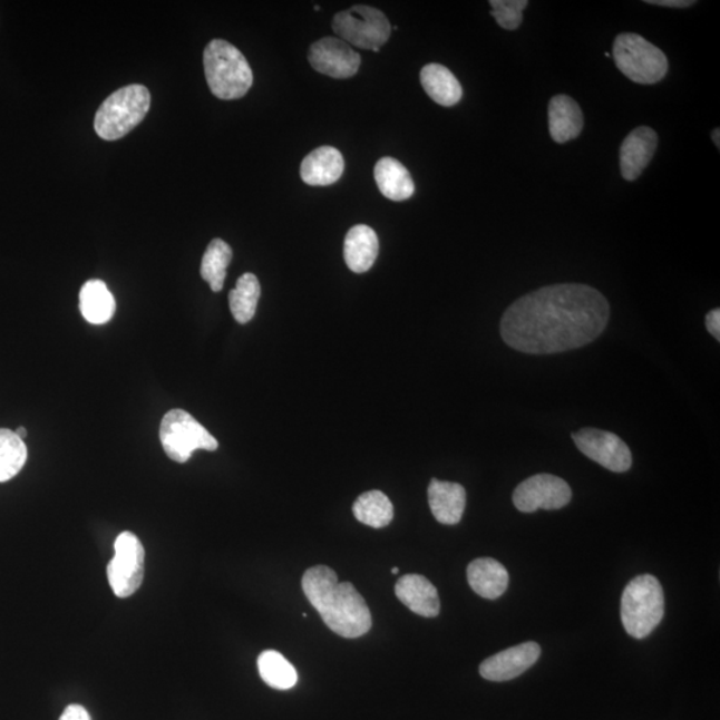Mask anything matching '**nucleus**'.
Returning a JSON list of instances; mask_svg holds the SVG:
<instances>
[{
  "label": "nucleus",
  "instance_id": "nucleus-6",
  "mask_svg": "<svg viewBox=\"0 0 720 720\" xmlns=\"http://www.w3.org/2000/svg\"><path fill=\"white\" fill-rule=\"evenodd\" d=\"M613 57L617 69L635 84H658L669 71V60L664 52L636 33L617 36Z\"/></svg>",
  "mask_w": 720,
  "mask_h": 720
},
{
  "label": "nucleus",
  "instance_id": "nucleus-4",
  "mask_svg": "<svg viewBox=\"0 0 720 720\" xmlns=\"http://www.w3.org/2000/svg\"><path fill=\"white\" fill-rule=\"evenodd\" d=\"M664 615V594L661 582L652 575H640L623 591L621 616L624 630L635 640H644L654 631Z\"/></svg>",
  "mask_w": 720,
  "mask_h": 720
},
{
  "label": "nucleus",
  "instance_id": "nucleus-8",
  "mask_svg": "<svg viewBox=\"0 0 720 720\" xmlns=\"http://www.w3.org/2000/svg\"><path fill=\"white\" fill-rule=\"evenodd\" d=\"M163 450L176 464H186L196 450L215 451L217 440L187 411L172 410L162 419Z\"/></svg>",
  "mask_w": 720,
  "mask_h": 720
},
{
  "label": "nucleus",
  "instance_id": "nucleus-22",
  "mask_svg": "<svg viewBox=\"0 0 720 720\" xmlns=\"http://www.w3.org/2000/svg\"><path fill=\"white\" fill-rule=\"evenodd\" d=\"M420 84L429 97L440 106L451 107L459 104L464 90L459 80L447 67L430 64L420 71Z\"/></svg>",
  "mask_w": 720,
  "mask_h": 720
},
{
  "label": "nucleus",
  "instance_id": "nucleus-25",
  "mask_svg": "<svg viewBox=\"0 0 720 720\" xmlns=\"http://www.w3.org/2000/svg\"><path fill=\"white\" fill-rule=\"evenodd\" d=\"M356 518L366 526L383 528L393 518L391 500L382 492L372 490L360 495L352 506Z\"/></svg>",
  "mask_w": 720,
  "mask_h": 720
},
{
  "label": "nucleus",
  "instance_id": "nucleus-33",
  "mask_svg": "<svg viewBox=\"0 0 720 720\" xmlns=\"http://www.w3.org/2000/svg\"><path fill=\"white\" fill-rule=\"evenodd\" d=\"M711 138H712V140H714V144H716L717 148H720V140H719L720 132H719V128H717V130L712 132Z\"/></svg>",
  "mask_w": 720,
  "mask_h": 720
},
{
  "label": "nucleus",
  "instance_id": "nucleus-20",
  "mask_svg": "<svg viewBox=\"0 0 720 720\" xmlns=\"http://www.w3.org/2000/svg\"><path fill=\"white\" fill-rule=\"evenodd\" d=\"M467 581L479 596L498 600L506 593L509 576L506 567L498 561L479 558L468 565Z\"/></svg>",
  "mask_w": 720,
  "mask_h": 720
},
{
  "label": "nucleus",
  "instance_id": "nucleus-3",
  "mask_svg": "<svg viewBox=\"0 0 720 720\" xmlns=\"http://www.w3.org/2000/svg\"><path fill=\"white\" fill-rule=\"evenodd\" d=\"M210 90L222 100L241 99L254 84L253 70L243 53L223 39H214L203 53Z\"/></svg>",
  "mask_w": 720,
  "mask_h": 720
},
{
  "label": "nucleus",
  "instance_id": "nucleus-5",
  "mask_svg": "<svg viewBox=\"0 0 720 720\" xmlns=\"http://www.w3.org/2000/svg\"><path fill=\"white\" fill-rule=\"evenodd\" d=\"M152 106L147 87L130 85L115 91L98 108L95 115V132L101 139L117 140L134 130Z\"/></svg>",
  "mask_w": 720,
  "mask_h": 720
},
{
  "label": "nucleus",
  "instance_id": "nucleus-15",
  "mask_svg": "<svg viewBox=\"0 0 720 720\" xmlns=\"http://www.w3.org/2000/svg\"><path fill=\"white\" fill-rule=\"evenodd\" d=\"M396 594L398 600L417 615L435 617L440 613L438 590L422 575L407 574L400 577Z\"/></svg>",
  "mask_w": 720,
  "mask_h": 720
},
{
  "label": "nucleus",
  "instance_id": "nucleus-1",
  "mask_svg": "<svg viewBox=\"0 0 720 720\" xmlns=\"http://www.w3.org/2000/svg\"><path fill=\"white\" fill-rule=\"evenodd\" d=\"M609 319L610 304L602 292L581 283L552 284L509 305L500 335L523 354H560L594 342Z\"/></svg>",
  "mask_w": 720,
  "mask_h": 720
},
{
  "label": "nucleus",
  "instance_id": "nucleus-10",
  "mask_svg": "<svg viewBox=\"0 0 720 720\" xmlns=\"http://www.w3.org/2000/svg\"><path fill=\"white\" fill-rule=\"evenodd\" d=\"M573 498L572 488L566 480L552 474H538L523 480L515 488L513 502L522 513H535L542 509H560Z\"/></svg>",
  "mask_w": 720,
  "mask_h": 720
},
{
  "label": "nucleus",
  "instance_id": "nucleus-2",
  "mask_svg": "<svg viewBox=\"0 0 720 720\" xmlns=\"http://www.w3.org/2000/svg\"><path fill=\"white\" fill-rule=\"evenodd\" d=\"M302 587L325 626L335 634L354 640L369 633L372 617L364 597L354 584L339 583L334 570L328 566L309 568L303 575Z\"/></svg>",
  "mask_w": 720,
  "mask_h": 720
},
{
  "label": "nucleus",
  "instance_id": "nucleus-23",
  "mask_svg": "<svg viewBox=\"0 0 720 720\" xmlns=\"http://www.w3.org/2000/svg\"><path fill=\"white\" fill-rule=\"evenodd\" d=\"M81 315L93 324H106L111 321L117 309L115 298L105 282L94 280L84 284L79 292Z\"/></svg>",
  "mask_w": 720,
  "mask_h": 720
},
{
  "label": "nucleus",
  "instance_id": "nucleus-26",
  "mask_svg": "<svg viewBox=\"0 0 720 720\" xmlns=\"http://www.w3.org/2000/svg\"><path fill=\"white\" fill-rule=\"evenodd\" d=\"M261 678L270 688L290 690L298 683V672L281 652L267 650L257 658Z\"/></svg>",
  "mask_w": 720,
  "mask_h": 720
},
{
  "label": "nucleus",
  "instance_id": "nucleus-9",
  "mask_svg": "<svg viewBox=\"0 0 720 720\" xmlns=\"http://www.w3.org/2000/svg\"><path fill=\"white\" fill-rule=\"evenodd\" d=\"M115 555L107 566V577L114 594L128 597L137 593L145 576V548L138 536L121 533L114 545Z\"/></svg>",
  "mask_w": 720,
  "mask_h": 720
},
{
  "label": "nucleus",
  "instance_id": "nucleus-36",
  "mask_svg": "<svg viewBox=\"0 0 720 720\" xmlns=\"http://www.w3.org/2000/svg\"><path fill=\"white\" fill-rule=\"evenodd\" d=\"M314 10H315V11H319V10H321V7L315 6V9H314Z\"/></svg>",
  "mask_w": 720,
  "mask_h": 720
},
{
  "label": "nucleus",
  "instance_id": "nucleus-24",
  "mask_svg": "<svg viewBox=\"0 0 720 720\" xmlns=\"http://www.w3.org/2000/svg\"><path fill=\"white\" fill-rule=\"evenodd\" d=\"M261 292V283L254 274H243L237 280L235 289L228 294L231 314L237 323L246 324L253 321Z\"/></svg>",
  "mask_w": 720,
  "mask_h": 720
},
{
  "label": "nucleus",
  "instance_id": "nucleus-28",
  "mask_svg": "<svg viewBox=\"0 0 720 720\" xmlns=\"http://www.w3.org/2000/svg\"><path fill=\"white\" fill-rule=\"evenodd\" d=\"M29 458L25 440L16 431L0 429V484L16 478Z\"/></svg>",
  "mask_w": 720,
  "mask_h": 720
},
{
  "label": "nucleus",
  "instance_id": "nucleus-21",
  "mask_svg": "<svg viewBox=\"0 0 720 720\" xmlns=\"http://www.w3.org/2000/svg\"><path fill=\"white\" fill-rule=\"evenodd\" d=\"M373 176H376L379 192L387 200L403 202L410 200L416 193V185H413L409 169L390 156H386L377 163Z\"/></svg>",
  "mask_w": 720,
  "mask_h": 720
},
{
  "label": "nucleus",
  "instance_id": "nucleus-31",
  "mask_svg": "<svg viewBox=\"0 0 720 720\" xmlns=\"http://www.w3.org/2000/svg\"><path fill=\"white\" fill-rule=\"evenodd\" d=\"M706 328H708L710 334L720 341V310H711L706 317Z\"/></svg>",
  "mask_w": 720,
  "mask_h": 720
},
{
  "label": "nucleus",
  "instance_id": "nucleus-19",
  "mask_svg": "<svg viewBox=\"0 0 720 720\" xmlns=\"http://www.w3.org/2000/svg\"><path fill=\"white\" fill-rule=\"evenodd\" d=\"M379 254V240L376 231L366 224L350 228L344 240V262L356 274L367 273L376 263Z\"/></svg>",
  "mask_w": 720,
  "mask_h": 720
},
{
  "label": "nucleus",
  "instance_id": "nucleus-14",
  "mask_svg": "<svg viewBox=\"0 0 720 720\" xmlns=\"http://www.w3.org/2000/svg\"><path fill=\"white\" fill-rule=\"evenodd\" d=\"M658 147V135L651 127L635 128L627 135L621 146V173L624 179L633 182L642 175L644 168L654 158Z\"/></svg>",
  "mask_w": 720,
  "mask_h": 720
},
{
  "label": "nucleus",
  "instance_id": "nucleus-13",
  "mask_svg": "<svg viewBox=\"0 0 720 720\" xmlns=\"http://www.w3.org/2000/svg\"><path fill=\"white\" fill-rule=\"evenodd\" d=\"M541 652L539 644L535 642L500 651L480 664V675L492 682L512 681L538 662Z\"/></svg>",
  "mask_w": 720,
  "mask_h": 720
},
{
  "label": "nucleus",
  "instance_id": "nucleus-18",
  "mask_svg": "<svg viewBox=\"0 0 720 720\" xmlns=\"http://www.w3.org/2000/svg\"><path fill=\"white\" fill-rule=\"evenodd\" d=\"M583 113L580 105L568 95H556L548 105L549 135L556 144L580 137L583 130Z\"/></svg>",
  "mask_w": 720,
  "mask_h": 720
},
{
  "label": "nucleus",
  "instance_id": "nucleus-7",
  "mask_svg": "<svg viewBox=\"0 0 720 720\" xmlns=\"http://www.w3.org/2000/svg\"><path fill=\"white\" fill-rule=\"evenodd\" d=\"M332 30L339 39L358 49L379 52L391 36V25L376 7L357 4L338 12L332 20Z\"/></svg>",
  "mask_w": 720,
  "mask_h": 720
},
{
  "label": "nucleus",
  "instance_id": "nucleus-35",
  "mask_svg": "<svg viewBox=\"0 0 720 720\" xmlns=\"http://www.w3.org/2000/svg\"><path fill=\"white\" fill-rule=\"evenodd\" d=\"M391 573H392V574H398V573H399V568H398V567H393V568L391 570Z\"/></svg>",
  "mask_w": 720,
  "mask_h": 720
},
{
  "label": "nucleus",
  "instance_id": "nucleus-17",
  "mask_svg": "<svg viewBox=\"0 0 720 720\" xmlns=\"http://www.w3.org/2000/svg\"><path fill=\"white\" fill-rule=\"evenodd\" d=\"M467 502L465 487L453 481L432 479L429 486V505L434 518L441 525H458Z\"/></svg>",
  "mask_w": 720,
  "mask_h": 720
},
{
  "label": "nucleus",
  "instance_id": "nucleus-30",
  "mask_svg": "<svg viewBox=\"0 0 720 720\" xmlns=\"http://www.w3.org/2000/svg\"><path fill=\"white\" fill-rule=\"evenodd\" d=\"M59 720H91V717L88 714L84 706L70 704L69 708L64 711V714Z\"/></svg>",
  "mask_w": 720,
  "mask_h": 720
},
{
  "label": "nucleus",
  "instance_id": "nucleus-29",
  "mask_svg": "<svg viewBox=\"0 0 720 720\" xmlns=\"http://www.w3.org/2000/svg\"><path fill=\"white\" fill-rule=\"evenodd\" d=\"M492 16L502 29L518 30L523 22V11L528 6L527 0H492Z\"/></svg>",
  "mask_w": 720,
  "mask_h": 720
},
{
  "label": "nucleus",
  "instance_id": "nucleus-34",
  "mask_svg": "<svg viewBox=\"0 0 720 720\" xmlns=\"http://www.w3.org/2000/svg\"><path fill=\"white\" fill-rule=\"evenodd\" d=\"M16 434L22 440H25L27 438V430L25 429V427H19V429H17Z\"/></svg>",
  "mask_w": 720,
  "mask_h": 720
},
{
  "label": "nucleus",
  "instance_id": "nucleus-12",
  "mask_svg": "<svg viewBox=\"0 0 720 720\" xmlns=\"http://www.w3.org/2000/svg\"><path fill=\"white\" fill-rule=\"evenodd\" d=\"M309 62L318 72L334 79H349L358 72L362 58L349 43L325 37L310 47Z\"/></svg>",
  "mask_w": 720,
  "mask_h": 720
},
{
  "label": "nucleus",
  "instance_id": "nucleus-11",
  "mask_svg": "<svg viewBox=\"0 0 720 720\" xmlns=\"http://www.w3.org/2000/svg\"><path fill=\"white\" fill-rule=\"evenodd\" d=\"M577 450L613 473H626L633 466L630 447L616 434L600 429H582L573 434Z\"/></svg>",
  "mask_w": 720,
  "mask_h": 720
},
{
  "label": "nucleus",
  "instance_id": "nucleus-27",
  "mask_svg": "<svg viewBox=\"0 0 720 720\" xmlns=\"http://www.w3.org/2000/svg\"><path fill=\"white\" fill-rule=\"evenodd\" d=\"M233 260V249L222 240H214L208 244L201 264V275L214 292L223 290L226 281L227 267Z\"/></svg>",
  "mask_w": 720,
  "mask_h": 720
},
{
  "label": "nucleus",
  "instance_id": "nucleus-32",
  "mask_svg": "<svg viewBox=\"0 0 720 720\" xmlns=\"http://www.w3.org/2000/svg\"><path fill=\"white\" fill-rule=\"evenodd\" d=\"M646 3L652 6L670 7V9H688V7H691L697 2H692V0H646Z\"/></svg>",
  "mask_w": 720,
  "mask_h": 720
},
{
  "label": "nucleus",
  "instance_id": "nucleus-16",
  "mask_svg": "<svg viewBox=\"0 0 720 720\" xmlns=\"http://www.w3.org/2000/svg\"><path fill=\"white\" fill-rule=\"evenodd\" d=\"M344 172L341 152L331 146L314 149L302 162L301 178L305 185L322 187L334 185Z\"/></svg>",
  "mask_w": 720,
  "mask_h": 720
}]
</instances>
